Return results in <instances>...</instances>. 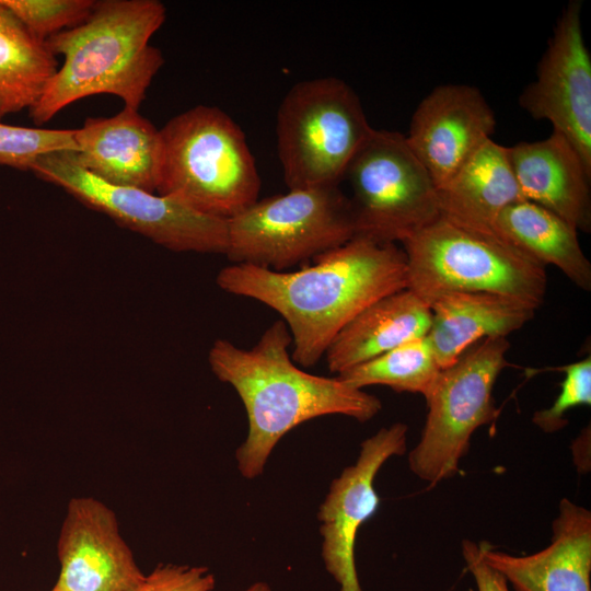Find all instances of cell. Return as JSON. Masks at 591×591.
Masks as SVG:
<instances>
[{
	"instance_id": "cell-1",
	"label": "cell",
	"mask_w": 591,
	"mask_h": 591,
	"mask_svg": "<svg viewBox=\"0 0 591 591\" xmlns=\"http://www.w3.org/2000/svg\"><path fill=\"white\" fill-rule=\"evenodd\" d=\"M217 285L279 313L291 334L292 360L311 368L362 310L407 288V264L395 243L355 236L298 270L227 266L217 275Z\"/></svg>"
},
{
	"instance_id": "cell-2",
	"label": "cell",
	"mask_w": 591,
	"mask_h": 591,
	"mask_svg": "<svg viewBox=\"0 0 591 591\" xmlns=\"http://www.w3.org/2000/svg\"><path fill=\"white\" fill-rule=\"evenodd\" d=\"M291 334L274 322L250 349L216 339L208 354L213 374L240 396L248 420L235 459L241 475L259 476L276 444L297 426L325 415L364 422L382 409L381 401L334 378L310 374L291 358Z\"/></svg>"
},
{
	"instance_id": "cell-3",
	"label": "cell",
	"mask_w": 591,
	"mask_h": 591,
	"mask_svg": "<svg viewBox=\"0 0 591 591\" xmlns=\"http://www.w3.org/2000/svg\"><path fill=\"white\" fill-rule=\"evenodd\" d=\"M165 16L158 0H102L82 24L46 39L63 63L30 108L33 121L46 124L66 106L95 94H113L138 109L164 63L149 40Z\"/></svg>"
},
{
	"instance_id": "cell-4",
	"label": "cell",
	"mask_w": 591,
	"mask_h": 591,
	"mask_svg": "<svg viewBox=\"0 0 591 591\" xmlns=\"http://www.w3.org/2000/svg\"><path fill=\"white\" fill-rule=\"evenodd\" d=\"M157 193L229 220L252 206L262 181L241 127L216 106L197 105L161 129Z\"/></svg>"
},
{
	"instance_id": "cell-5",
	"label": "cell",
	"mask_w": 591,
	"mask_h": 591,
	"mask_svg": "<svg viewBox=\"0 0 591 591\" xmlns=\"http://www.w3.org/2000/svg\"><path fill=\"white\" fill-rule=\"evenodd\" d=\"M403 243L407 289L428 305L451 292H489L538 308L545 267L497 235L442 216Z\"/></svg>"
},
{
	"instance_id": "cell-6",
	"label": "cell",
	"mask_w": 591,
	"mask_h": 591,
	"mask_svg": "<svg viewBox=\"0 0 591 591\" xmlns=\"http://www.w3.org/2000/svg\"><path fill=\"white\" fill-rule=\"evenodd\" d=\"M373 127L355 90L336 77L294 83L276 118L277 151L289 189L339 186Z\"/></svg>"
},
{
	"instance_id": "cell-7",
	"label": "cell",
	"mask_w": 591,
	"mask_h": 591,
	"mask_svg": "<svg viewBox=\"0 0 591 591\" xmlns=\"http://www.w3.org/2000/svg\"><path fill=\"white\" fill-rule=\"evenodd\" d=\"M228 236L233 264L287 271L355 236L349 197L339 186H322L258 198L228 220Z\"/></svg>"
},
{
	"instance_id": "cell-8",
	"label": "cell",
	"mask_w": 591,
	"mask_h": 591,
	"mask_svg": "<svg viewBox=\"0 0 591 591\" xmlns=\"http://www.w3.org/2000/svg\"><path fill=\"white\" fill-rule=\"evenodd\" d=\"M509 346L507 337L476 343L441 370L425 398L428 413L420 439L408 454V465L429 486L456 475L473 433L497 418L493 391L508 366Z\"/></svg>"
},
{
	"instance_id": "cell-9",
	"label": "cell",
	"mask_w": 591,
	"mask_h": 591,
	"mask_svg": "<svg viewBox=\"0 0 591 591\" xmlns=\"http://www.w3.org/2000/svg\"><path fill=\"white\" fill-rule=\"evenodd\" d=\"M344 179L357 237L396 244L441 216L430 174L397 131L373 128Z\"/></svg>"
},
{
	"instance_id": "cell-10",
	"label": "cell",
	"mask_w": 591,
	"mask_h": 591,
	"mask_svg": "<svg viewBox=\"0 0 591 591\" xmlns=\"http://www.w3.org/2000/svg\"><path fill=\"white\" fill-rule=\"evenodd\" d=\"M31 171L165 248L225 255L228 220L200 213L166 196L108 184L84 170L74 151L45 154Z\"/></svg>"
},
{
	"instance_id": "cell-11",
	"label": "cell",
	"mask_w": 591,
	"mask_h": 591,
	"mask_svg": "<svg viewBox=\"0 0 591 591\" xmlns=\"http://www.w3.org/2000/svg\"><path fill=\"white\" fill-rule=\"evenodd\" d=\"M581 1L561 11L536 71L519 96L534 119L547 120L591 170V55L581 23Z\"/></svg>"
},
{
	"instance_id": "cell-12",
	"label": "cell",
	"mask_w": 591,
	"mask_h": 591,
	"mask_svg": "<svg viewBox=\"0 0 591 591\" xmlns=\"http://www.w3.org/2000/svg\"><path fill=\"white\" fill-rule=\"evenodd\" d=\"M407 431V425L394 422L362 441L356 462L333 479L320 506L321 555L338 591H362L355 564L357 534L379 508L374 478L390 457L406 452Z\"/></svg>"
},
{
	"instance_id": "cell-13",
	"label": "cell",
	"mask_w": 591,
	"mask_h": 591,
	"mask_svg": "<svg viewBox=\"0 0 591 591\" xmlns=\"http://www.w3.org/2000/svg\"><path fill=\"white\" fill-rule=\"evenodd\" d=\"M57 555L60 572L50 591H138L146 580L114 511L93 497L69 501Z\"/></svg>"
},
{
	"instance_id": "cell-14",
	"label": "cell",
	"mask_w": 591,
	"mask_h": 591,
	"mask_svg": "<svg viewBox=\"0 0 591 591\" xmlns=\"http://www.w3.org/2000/svg\"><path fill=\"white\" fill-rule=\"evenodd\" d=\"M495 128V113L476 86L445 83L419 102L405 138L438 189L491 139Z\"/></svg>"
},
{
	"instance_id": "cell-15",
	"label": "cell",
	"mask_w": 591,
	"mask_h": 591,
	"mask_svg": "<svg viewBox=\"0 0 591 591\" xmlns=\"http://www.w3.org/2000/svg\"><path fill=\"white\" fill-rule=\"evenodd\" d=\"M545 548L526 556L478 545L487 565L514 591H591V512L567 498L559 501Z\"/></svg>"
},
{
	"instance_id": "cell-16",
	"label": "cell",
	"mask_w": 591,
	"mask_h": 591,
	"mask_svg": "<svg viewBox=\"0 0 591 591\" xmlns=\"http://www.w3.org/2000/svg\"><path fill=\"white\" fill-rule=\"evenodd\" d=\"M77 162L113 185L157 192L162 162L160 129L138 109L124 106L111 117H89L74 129Z\"/></svg>"
},
{
	"instance_id": "cell-17",
	"label": "cell",
	"mask_w": 591,
	"mask_h": 591,
	"mask_svg": "<svg viewBox=\"0 0 591 591\" xmlns=\"http://www.w3.org/2000/svg\"><path fill=\"white\" fill-rule=\"evenodd\" d=\"M522 197L591 232V170L560 134L507 147Z\"/></svg>"
},
{
	"instance_id": "cell-18",
	"label": "cell",
	"mask_w": 591,
	"mask_h": 591,
	"mask_svg": "<svg viewBox=\"0 0 591 591\" xmlns=\"http://www.w3.org/2000/svg\"><path fill=\"white\" fill-rule=\"evenodd\" d=\"M429 309L427 338L442 370L476 343L520 329L536 311L521 300L489 292L447 293L433 300Z\"/></svg>"
},
{
	"instance_id": "cell-19",
	"label": "cell",
	"mask_w": 591,
	"mask_h": 591,
	"mask_svg": "<svg viewBox=\"0 0 591 591\" xmlns=\"http://www.w3.org/2000/svg\"><path fill=\"white\" fill-rule=\"evenodd\" d=\"M429 305L406 289L387 294L362 310L334 338L325 358L337 375L407 341L426 337Z\"/></svg>"
},
{
	"instance_id": "cell-20",
	"label": "cell",
	"mask_w": 591,
	"mask_h": 591,
	"mask_svg": "<svg viewBox=\"0 0 591 591\" xmlns=\"http://www.w3.org/2000/svg\"><path fill=\"white\" fill-rule=\"evenodd\" d=\"M440 215L463 227L495 233L500 213L524 199L507 147L491 139L437 189Z\"/></svg>"
},
{
	"instance_id": "cell-21",
	"label": "cell",
	"mask_w": 591,
	"mask_h": 591,
	"mask_svg": "<svg viewBox=\"0 0 591 591\" xmlns=\"http://www.w3.org/2000/svg\"><path fill=\"white\" fill-rule=\"evenodd\" d=\"M495 233L542 266L557 267L578 288L591 289V264L578 229L551 210L526 199L515 201L500 213Z\"/></svg>"
},
{
	"instance_id": "cell-22",
	"label": "cell",
	"mask_w": 591,
	"mask_h": 591,
	"mask_svg": "<svg viewBox=\"0 0 591 591\" xmlns=\"http://www.w3.org/2000/svg\"><path fill=\"white\" fill-rule=\"evenodd\" d=\"M57 71V60L0 0V107L31 108Z\"/></svg>"
},
{
	"instance_id": "cell-23",
	"label": "cell",
	"mask_w": 591,
	"mask_h": 591,
	"mask_svg": "<svg viewBox=\"0 0 591 591\" xmlns=\"http://www.w3.org/2000/svg\"><path fill=\"white\" fill-rule=\"evenodd\" d=\"M441 370L426 336L407 341L337 376L360 390L370 385H384L397 393H416L426 398Z\"/></svg>"
},
{
	"instance_id": "cell-24",
	"label": "cell",
	"mask_w": 591,
	"mask_h": 591,
	"mask_svg": "<svg viewBox=\"0 0 591 591\" xmlns=\"http://www.w3.org/2000/svg\"><path fill=\"white\" fill-rule=\"evenodd\" d=\"M78 151L74 129H46L0 123V164L31 171L43 155Z\"/></svg>"
},
{
	"instance_id": "cell-25",
	"label": "cell",
	"mask_w": 591,
	"mask_h": 591,
	"mask_svg": "<svg viewBox=\"0 0 591 591\" xmlns=\"http://www.w3.org/2000/svg\"><path fill=\"white\" fill-rule=\"evenodd\" d=\"M39 40L82 24L92 13L94 0H1Z\"/></svg>"
},
{
	"instance_id": "cell-26",
	"label": "cell",
	"mask_w": 591,
	"mask_h": 591,
	"mask_svg": "<svg viewBox=\"0 0 591 591\" xmlns=\"http://www.w3.org/2000/svg\"><path fill=\"white\" fill-rule=\"evenodd\" d=\"M561 371L564 380L553 405L532 416L533 424L546 433L564 429L568 424L565 416L571 408L591 405V357L566 364Z\"/></svg>"
},
{
	"instance_id": "cell-27",
	"label": "cell",
	"mask_w": 591,
	"mask_h": 591,
	"mask_svg": "<svg viewBox=\"0 0 591 591\" xmlns=\"http://www.w3.org/2000/svg\"><path fill=\"white\" fill-rule=\"evenodd\" d=\"M216 579L208 567L159 564L138 591H215Z\"/></svg>"
},
{
	"instance_id": "cell-28",
	"label": "cell",
	"mask_w": 591,
	"mask_h": 591,
	"mask_svg": "<svg viewBox=\"0 0 591 591\" xmlns=\"http://www.w3.org/2000/svg\"><path fill=\"white\" fill-rule=\"evenodd\" d=\"M462 555L467 570L474 577L477 591H509L508 582L503 576L484 560L477 543L464 540Z\"/></svg>"
},
{
	"instance_id": "cell-29",
	"label": "cell",
	"mask_w": 591,
	"mask_h": 591,
	"mask_svg": "<svg viewBox=\"0 0 591 591\" xmlns=\"http://www.w3.org/2000/svg\"><path fill=\"white\" fill-rule=\"evenodd\" d=\"M244 591H271V589L267 582L256 581L248 586Z\"/></svg>"
},
{
	"instance_id": "cell-30",
	"label": "cell",
	"mask_w": 591,
	"mask_h": 591,
	"mask_svg": "<svg viewBox=\"0 0 591 591\" xmlns=\"http://www.w3.org/2000/svg\"><path fill=\"white\" fill-rule=\"evenodd\" d=\"M4 116V113L2 112L1 107H0V118Z\"/></svg>"
}]
</instances>
